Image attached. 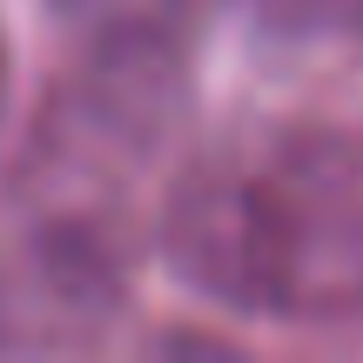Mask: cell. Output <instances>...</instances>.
Here are the masks:
<instances>
[{"label": "cell", "instance_id": "6da1fadb", "mask_svg": "<svg viewBox=\"0 0 363 363\" xmlns=\"http://www.w3.org/2000/svg\"><path fill=\"white\" fill-rule=\"evenodd\" d=\"M169 262L202 296L249 316H357L363 142L276 121L202 148L169 202Z\"/></svg>", "mask_w": 363, "mask_h": 363}, {"label": "cell", "instance_id": "7a4b0ae2", "mask_svg": "<svg viewBox=\"0 0 363 363\" xmlns=\"http://www.w3.org/2000/svg\"><path fill=\"white\" fill-rule=\"evenodd\" d=\"M0 94H7V34H0Z\"/></svg>", "mask_w": 363, "mask_h": 363}]
</instances>
